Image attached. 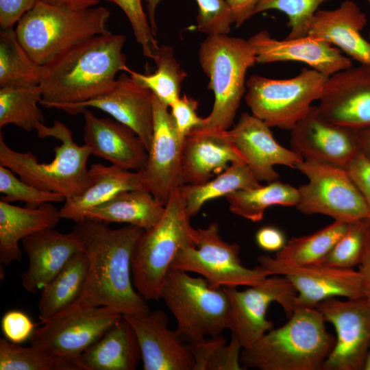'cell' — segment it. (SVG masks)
<instances>
[{
    "label": "cell",
    "instance_id": "1",
    "mask_svg": "<svg viewBox=\"0 0 370 370\" xmlns=\"http://www.w3.org/2000/svg\"><path fill=\"white\" fill-rule=\"evenodd\" d=\"M73 230L82 240L88 269L81 296L66 312L97 306L108 307L122 315L149 311L132 275L133 249L144 230L132 225L112 229L107 223L91 219L77 222Z\"/></svg>",
    "mask_w": 370,
    "mask_h": 370
},
{
    "label": "cell",
    "instance_id": "2",
    "mask_svg": "<svg viewBox=\"0 0 370 370\" xmlns=\"http://www.w3.org/2000/svg\"><path fill=\"white\" fill-rule=\"evenodd\" d=\"M125 36L108 32L94 36L42 66L40 104L84 102L108 92L119 71L128 73L123 53Z\"/></svg>",
    "mask_w": 370,
    "mask_h": 370
},
{
    "label": "cell",
    "instance_id": "3",
    "mask_svg": "<svg viewBox=\"0 0 370 370\" xmlns=\"http://www.w3.org/2000/svg\"><path fill=\"white\" fill-rule=\"evenodd\" d=\"M316 308L295 307L288 321L271 329L251 347L242 349L243 369L319 370L336 338Z\"/></svg>",
    "mask_w": 370,
    "mask_h": 370
},
{
    "label": "cell",
    "instance_id": "4",
    "mask_svg": "<svg viewBox=\"0 0 370 370\" xmlns=\"http://www.w3.org/2000/svg\"><path fill=\"white\" fill-rule=\"evenodd\" d=\"M41 138H53L61 144L54 148L55 156L49 163H40L30 151H16L5 142L0 134V165L17 174L23 181L40 190L63 195L66 199L78 196L90 185L87 162L89 147L78 145L71 130L63 123L54 121L51 126L40 123L36 127Z\"/></svg>",
    "mask_w": 370,
    "mask_h": 370
},
{
    "label": "cell",
    "instance_id": "5",
    "mask_svg": "<svg viewBox=\"0 0 370 370\" xmlns=\"http://www.w3.org/2000/svg\"><path fill=\"white\" fill-rule=\"evenodd\" d=\"M104 7L73 9L38 1L16 24L17 38L39 65L51 62L75 46L109 32Z\"/></svg>",
    "mask_w": 370,
    "mask_h": 370
},
{
    "label": "cell",
    "instance_id": "6",
    "mask_svg": "<svg viewBox=\"0 0 370 370\" xmlns=\"http://www.w3.org/2000/svg\"><path fill=\"white\" fill-rule=\"evenodd\" d=\"M160 220L143 230L132 255V281L146 300H159L168 271L178 251L193 245L190 217L180 193L174 191Z\"/></svg>",
    "mask_w": 370,
    "mask_h": 370
},
{
    "label": "cell",
    "instance_id": "7",
    "mask_svg": "<svg viewBox=\"0 0 370 370\" xmlns=\"http://www.w3.org/2000/svg\"><path fill=\"white\" fill-rule=\"evenodd\" d=\"M198 54L214 95L212 110L204 118L203 126L228 130L245 92L247 71L256 63V51L249 40L219 34L208 35Z\"/></svg>",
    "mask_w": 370,
    "mask_h": 370
},
{
    "label": "cell",
    "instance_id": "8",
    "mask_svg": "<svg viewBox=\"0 0 370 370\" xmlns=\"http://www.w3.org/2000/svg\"><path fill=\"white\" fill-rule=\"evenodd\" d=\"M160 297L176 319L177 333L188 344L229 329L230 301L223 286H213L202 276L171 267Z\"/></svg>",
    "mask_w": 370,
    "mask_h": 370
},
{
    "label": "cell",
    "instance_id": "9",
    "mask_svg": "<svg viewBox=\"0 0 370 370\" xmlns=\"http://www.w3.org/2000/svg\"><path fill=\"white\" fill-rule=\"evenodd\" d=\"M329 77L306 68L288 79L253 75L246 81L245 101L251 114L269 127L291 131L320 99Z\"/></svg>",
    "mask_w": 370,
    "mask_h": 370
},
{
    "label": "cell",
    "instance_id": "10",
    "mask_svg": "<svg viewBox=\"0 0 370 370\" xmlns=\"http://www.w3.org/2000/svg\"><path fill=\"white\" fill-rule=\"evenodd\" d=\"M191 237L193 245L178 251L171 268L199 274L213 286H251L272 275L260 265L252 269L243 266L240 246L221 238L217 222L205 228L193 227Z\"/></svg>",
    "mask_w": 370,
    "mask_h": 370
},
{
    "label": "cell",
    "instance_id": "11",
    "mask_svg": "<svg viewBox=\"0 0 370 370\" xmlns=\"http://www.w3.org/2000/svg\"><path fill=\"white\" fill-rule=\"evenodd\" d=\"M296 169L308 179L298 188L300 212L348 223L369 219L366 202L347 169L312 159H304Z\"/></svg>",
    "mask_w": 370,
    "mask_h": 370
},
{
    "label": "cell",
    "instance_id": "12",
    "mask_svg": "<svg viewBox=\"0 0 370 370\" xmlns=\"http://www.w3.org/2000/svg\"><path fill=\"white\" fill-rule=\"evenodd\" d=\"M269 276L243 291L223 286L230 301L229 329L243 349L251 347L273 328V322L266 317L271 303H278L288 317L295 308L297 291L291 282L283 275Z\"/></svg>",
    "mask_w": 370,
    "mask_h": 370
},
{
    "label": "cell",
    "instance_id": "13",
    "mask_svg": "<svg viewBox=\"0 0 370 370\" xmlns=\"http://www.w3.org/2000/svg\"><path fill=\"white\" fill-rule=\"evenodd\" d=\"M122 317L106 306L73 309L36 328L29 343L75 365V360Z\"/></svg>",
    "mask_w": 370,
    "mask_h": 370
},
{
    "label": "cell",
    "instance_id": "14",
    "mask_svg": "<svg viewBox=\"0 0 370 370\" xmlns=\"http://www.w3.org/2000/svg\"><path fill=\"white\" fill-rule=\"evenodd\" d=\"M315 308L336 334L323 370H363L370 344V298H329Z\"/></svg>",
    "mask_w": 370,
    "mask_h": 370
},
{
    "label": "cell",
    "instance_id": "15",
    "mask_svg": "<svg viewBox=\"0 0 370 370\" xmlns=\"http://www.w3.org/2000/svg\"><path fill=\"white\" fill-rule=\"evenodd\" d=\"M258 261L272 275H283L291 282L297 291L295 307L315 308L319 302L338 296L347 299L366 297L362 275L354 269L323 263L292 266L269 255L259 256Z\"/></svg>",
    "mask_w": 370,
    "mask_h": 370
},
{
    "label": "cell",
    "instance_id": "16",
    "mask_svg": "<svg viewBox=\"0 0 370 370\" xmlns=\"http://www.w3.org/2000/svg\"><path fill=\"white\" fill-rule=\"evenodd\" d=\"M153 130L148 159L142 172L147 189L165 206L171 194L183 185V139L179 136L168 107L153 95Z\"/></svg>",
    "mask_w": 370,
    "mask_h": 370
},
{
    "label": "cell",
    "instance_id": "17",
    "mask_svg": "<svg viewBox=\"0 0 370 370\" xmlns=\"http://www.w3.org/2000/svg\"><path fill=\"white\" fill-rule=\"evenodd\" d=\"M88 108L101 110L129 127L138 135L148 152L153 130V94L130 75L121 73L108 92L95 98L53 107L71 114L82 113Z\"/></svg>",
    "mask_w": 370,
    "mask_h": 370
},
{
    "label": "cell",
    "instance_id": "18",
    "mask_svg": "<svg viewBox=\"0 0 370 370\" xmlns=\"http://www.w3.org/2000/svg\"><path fill=\"white\" fill-rule=\"evenodd\" d=\"M290 145L304 159L345 169L360 152L358 130L325 120L314 106L291 129Z\"/></svg>",
    "mask_w": 370,
    "mask_h": 370
},
{
    "label": "cell",
    "instance_id": "19",
    "mask_svg": "<svg viewBox=\"0 0 370 370\" xmlns=\"http://www.w3.org/2000/svg\"><path fill=\"white\" fill-rule=\"evenodd\" d=\"M317 109L332 123L356 130L370 127V64H360L330 75Z\"/></svg>",
    "mask_w": 370,
    "mask_h": 370
},
{
    "label": "cell",
    "instance_id": "20",
    "mask_svg": "<svg viewBox=\"0 0 370 370\" xmlns=\"http://www.w3.org/2000/svg\"><path fill=\"white\" fill-rule=\"evenodd\" d=\"M133 327L141 350L144 370H194L188 343L169 328L164 311L123 315Z\"/></svg>",
    "mask_w": 370,
    "mask_h": 370
},
{
    "label": "cell",
    "instance_id": "21",
    "mask_svg": "<svg viewBox=\"0 0 370 370\" xmlns=\"http://www.w3.org/2000/svg\"><path fill=\"white\" fill-rule=\"evenodd\" d=\"M239 160L245 159L228 130L205 126L195 128L183 140L182 183L203 184Z\"/></svg>",
    "mask_w": 370,
    "mask_h": 370
},
{
    "label": "cell",
    "instance_id": "22",
    "mask_svg": "<svg viewBox=\"0 0 370 370\" xmlns=\"http://www.w3.org/2000/svg\"><path fill=\"white\" fill-rule=\"evenodd\" d=\"M228 133L259 182L277 180L279 174L274 169L275 165L296 168L304 160L291 149L278 143L264 121L247 112L241 115Z\"/></svg>",
    "mask_w": 370,
    "mask_h": 370
},
{
    "label": "cell",
    "instance_id": "23",
    "mask_svg": "<svg viewBox=\"0 0 370 370\" xmlns=\"http://www.w3.org/2000/svg\"><path fill=\"white\" fill-rule=\"evenodd\" d=\"M249 40L256 51V63L297 61L328 76L352 66L351 59L344 56L338 49L309 35L278 40L267 31L262 30Z\"/></svg>",
    "mask_w": 370,
    "mask_h": 370
},
{
    "label": "cell",
    "instance_id": "24",
    "mask_svg": "<svg viewBox=\"0 0 370 370\" xmlns=\"http://www.w3.org/2000/svg\"><path fill=\"white\" fill-rule=\"evenodd\" d=\"M21 243L29 260L27 270L21 275V284L32 293L41 291L74 254L84 250L74 230L64 234L53 228L46 229L24 238Z\"/></svg>",
    "mask_w": 370,
    "mask_h": 370
},
{
    "label": "cell",
    "instance_id": "25",
    "mask_svg": "<svg viewBox=\"0 0 370 370\" xmlns=\"http://www.w3.org/2000/svg\"><path fill=\"white\" fill-rule=\"evenodd\" d=\"M82 114L83 138L91 154L124 169H144L148 152L132 129L115 119L97 117L88 108Z\"/></svg>",
    "mask_w": 370,
    "mask_h": 370
},
{
    "label": "cell",
    "instance_id": "26",
    "mask_svg": "<svg viewBox=\"0 0 370 370\" xmlns=\"http://www.w3.org/2000/svg\"><path fill=\"white\" fill-rule=\"evenodd\" d=\"M367 22L356 2L345 0L334 10H318L307 26V35L339 47L360 64H370V42L361 31Z\"/></svg>",
    "mask_w": 370,
    "mask_h": 370
},
{
    "label": "cell",
    "instance_id": "27",
    "mask_svg": "<svg viewBox=\"0 0 370 370\" xmlns=\"http://www.w3.org/2000/svg\"><path fill=\"white\" fill-rule=\"evenodd\" d=\"M142 361L136 332L123 316L75 360L78 370H135Z\"/></svg>",
    "mask_w": 370,
    "mask_h": 370
},
{
    "label": "cell",
    "instance_id": "28",
    "mask_svg": "<svg viewBox=\"0 0 370 370\" xmlns=\"http://www.w3.org/2000/svg\"><path fill=\"white\" fill-rule=\"evenodd\" d=\"M90 185L81 195L66 199L60 210L62 219L82 221L85 212L116 196L130 190H147L141 171L124 169L100 163L89 169Z\"/></svg>",
    "mask_w": 370,
    "mask_h": 370
},
{
    "label": "cell",
    "instance_id": "29",
    "mask_svg": "<svg viewBox=\"0 0 370 370\" xmlns=\"http://www.w3.org/2000/svg\"><path fill=\"white\" fill-rule=\"evenodd\" d=\"M61 217L50 203L38 208H21L0 201V263L6 266L21 261L19 241L41 230L54 228Z\"/></svg>",
    "mask_w": 370,
    "mask_h": 370
},
{
    "label": "cell",
    "instance_id": "30",
    "mask_svg": "<svg viewBox=\"0 0 370 370\" xmlns=\"http://www.w3.org/2000/svg\"><path fill=\"white\" fill-rule=\"evenodd\" d=\"M164 209L165 206L160 204L149 190H130L121 192L87 210L82 221L125 223L146 230L160 220Z\"/></svg>",
    "mask_w": 370,
    "mask_h": 370
},
{
    "label": "cell",
    "instance_id": "31",
    "mask_svg": "<svg viewBox=\"0 0 370 370\" xmlns=\"http://www.w3.org/2000/svg\"><path fill=\"white\" fill-rule=\"evenodd\" d=\"M88 269L86 254L84 251L78 252L42 288L38 302L41 324L64 313L77 302L85 285Z\"/></svg>",
    "mask_w": 370,
    "mask_h": 370
},
{
    "label": "cell",
    "instance_id": "32",
    "mask_svg": "<svg viewBox=\"0 0 370 370\" xmlns=\"http://www.w3.org/2000/svg\"><path fill=\"white\" fill-rule=\"evenodd\" d=\"M260 185L247 162L239 160L232 162L215 178L203 184H183L180 187V190L187 212L191 217L196 215L204 204L211 199Z\"/></svg>",
    "mask_w": 370,
    "mask_h": 370
},
{
    "label": "cell",
    "instance_id": "33",
    "mask_svg": "<svg viewBox=\"0 0 370 370\" xmlns=\"http://www.w3.org/2000/svg\"><path fill=\"white\" fill-rule=\"evenodd\" d=\"M225 197L233 214L258 222L272 206L296 207L299 194L298 188L277 180L265 186L236 190Z\"/></svg>",
    "mask_w": 370,
    "mask_h": 370
},
{
    "label": "cell",
    "instance_id": "34",
    "mask_svg": "<svg viewBox=\"0 0 370 370\" xmlns=\"http://www.w3.org/2000/svg\"><path fill=\"white\" fill-rule=\"evenodd\" d=\"M348 224L334 221L312 234L292 238L274 258L292 266L321 263L346 232Z\"/></svg>",
    "mask_w": 370,
    "mask_h": 370
},
{
    "label": "cell",
    "instance_id": "35",
    "mask_svg": "<svg viewBox=\"0 0 370 370\" xmlns=\"http://www.w3.org/2000/svg\"><path fill=\"white\" fill-rule=\"evenodd\" d=\"M42 66L38 64L19 42L15 29L0 32V88L39 85Z\"/></svg>",
    "mask_w": 370,
    "mask_h": 370
},
{
    "label": "cell",
    "instance_id": "36",
    "mask_svg": "<svg viewBox=\"0 0 370 370\" xmlns=\"http://www.w3.org/2000/svg\"><path fill=\"white\" fill-rule=\"evenodd\" d=\"M42 99L39 85L0 88V128L14 125L30 132L45 121L38 105Z\"/></svg>",
    "mask_w": 370,
    "mask_h": 370
},
{
    "label": "cell",
    "instance_id": "37",
    "mask_svg": "<svg viewBox=\"0 0 370 370\" xmlns=\"http://www.w3.org/2000/svg\"><path fill=\"white\" fill-rule=\"evenodd\" d=\"M153 60L156 64L154 73L143 74L130 70L128 73L138 84L149 90L169 107L180 97L181 85L187 73L181 69L171 46H160Z\"/></svg>",
    "mask_w": 370,
    "mask_h": 370
},
{
    "label": "cell",
    "instance_id": "38",
    "mask_svg": "<svg viewBox=\"0 0 370 370\" xmlns=\"http://www.w3.org/2000/svg\"><path fill=\"white\" fill-rule=\"evenodd\" d=\"M0 370H77L66 359L55 357L30 345L23 347L0 338Z\"/></svg>",
    "mask_w": 370,
    "mask_h": 370
},
{
    "label": "cell",
    "instance_id": "39",
    "mask_svg": "<svg viewBox=\"0 0 370 370\" xmlns=\"http://www.w3.org/2000/svg\"><path fill=\"white\" fill-rule=\"evenodd\" d=\"M195 360L194 370H241L243 347L232 337L229 344L221 334L188 344Z\"/></svg>",
    "mask_w": 370,
    "mask_h": 370
},
{
    "label": "cell",
    "instance_id": "40",
    "mask_svg": "<svg viewBox=\"0 0 370 370\" xmlns=\"http://www.w3.org/2000/svg\"><path fill=\"white\" fill-rule=\"evenodd\" d=\"M147 4L149 21L156 35L157 25L156 21V8L162 0H145ZM199 7L197 18L198 31L211 34H227L234 23L231 10L225 0H196Z\"/></svg>",
    "mask_w": 370,
    "mask_h": 370
},
{
    "label": "cell",
    "instance_id": "41",
    "mask_svg": "<svg viewBox=\"0 0 370 370\" xmlns=\"http://www.w3.org/2000/svg\"><path fill=\"white\" fill-rule=\"evenodd\" d=\"M369 222V219H363L349 223L346 232L321 263L345 269L358 266Z\"/></svg>",
    "mask_w": 370,
    "mask_h": 370
},
{
    "label": "cell",
    "instance_id": "42",
    "mask_svg": "<svg viewBox=\"0 0 370 370\" xmlns=\"http://www.w3.org/2000/svg\"><path fill=\"white\" fill-rule=\"evenodd\" d=\"M10 169L0 165L1 200L10 203L19 201L25 206L36 208L45 203L65 201V197L58 193L40 190L17 178Z\"/></svg>",
    "mask_w": 370,
    "mask_h": 370
},
{
    "label": "cell",
    "instance_id": "43",
    "mask_svg": "<svg viewBox=\"0 0 370 370\" xmlns=\"http://www.w3.org/2000/svg\"><path fill=\"white\" fill-rule=\"evenodd\" d=\"M328 0H260L255 14L276 10L288 18L290 32L286 38L292 39L307 35L308 24L321 4Z\"/></svg>",
    "mask_w": 370,
    "mask_h": 370
},
{
    "label": "cell",
    "instance_id": "44",
    "mask_svg": "<svg viewBox=\"0 0 370 370\" xmlns=\"http://www.w3.org/2000/svg\"><path fill=\"white\" fill-rule=\"evenodd\" d=\"M116 4L127 17L136 42L143 55L153 60L160 46L149 19L143 10L142 0H105Z\"/></svg>",
    "mask_w": 370,
    "mask_h": 370
},
{
    "label": "cell",
    "instance_id": "45",
    "mask_svg": "<svg viewBox=\"0 0 370 370\" xmlns=\"http://www.w3.org/2000/svg\"><path fill=\"white\" fill-rule=\"evenodd\" d=\"M169 107L176 130L182 139L193 129L203 126L204 119L197 114L198 102L191 97L184 95Z\"/></svg>",
    "mask_w": 370,
    "mask_h": 370
},
{
    "label": "cell",
    "instance_id": "46",
    "mask_svg": "<svg viewBox=\"0 0 370 370\" xmlns=\"http://www.w3.org/2000/svg\"><path fill=\"white\" fill-rule=\"evenodd\" d=\"M1 330L10 342L20 344L29 339L36 325L21 310H10L1 319Z\"/></svg>",
    "mask_w": 370,
    "mask_h": 370
},
{
    "label": "cell",
    "instance_id": "47",
    "mask_svg": "<svg viewBox=\"0 0 370 370\" xmlns=\"http://www.w3.org/2000/svg\"><path fill=\"white\" fill-rule=\"evenodd\" d=\"M347 170L366 202L370 219V160L360 152L349 163Z\"/></svg>",
    "mask_w": 370,
    "mask_h": 370
},
{
    "label": "cell",
    "instance_id": "48",
    "mask_svg": "<svg viewBox=\"0 0 370 370\" xmlns=\"http://www.w3.org/2000/svg\"><path fill=\"white\" fill-rule=\"evenodd\" d=\"M39 0H0L1 29H12Z\"/></svg>",
    "mask_w": 370,
    "mask_h": 370
},
{
    "label": "cell",
    "instance_id": "49",
    "mask_svg": "<svg viewBox=\"0 0 370 370\" xmlns=\"http://www.w3.org/2000/svg\"><path fill=\"white\" fill-rule=\"evenodd\" d=\"M256 242L260 248L271 252H278L287 243L284 233L280 229L271 225L262 227L257 231Z\"/></svg>",
    "mask_w": 370,
    "mask_h": 370
},
{
    "label": "cell",
    "instance_id": "50",
    "mask_svg": "<svg viewBox=\"0 0 370 370\" xmlns=\"http://www.w3.org/2000/svg\"><path fill=\"white\" fill-rule=\"evenodd\" d=\"M260 0H225L228 5L234 23L240 27L252 15L255 14L256 6Z\"/></svg>",
    "mask_w": 370,
    "mask_h": 370
},
{
    "label": "cell",
    "instance_id": "51",
    "mask_svg": "<svg viewBox=\"0 0 370 370\" xmlns=\"http://www.w3.org/2000/svg\"><path fill=\"white\" fill-rule=\"evenodd\" d=\"M358 268L362 278L365 296L370 298V222L367 228L362 257Z\"/></svg>",
    "mask_w": 370,
    "mask_h": 370
},
{
    "label": "cell",
    "instance_id": "52",
    "mask_svg": "<svg viewBox=\"0 0 370 370\" xmlns=\"http://www.w3.org/2000/svg\"><path fill=\"white\" fill-rule=\"evenodd\" d=\"M51 4L68 7L73 9H86L94 7L99 0H39Z\"/></svg>",
    "mask_w": 370,
    "mask_h": 370
},
{
    "label": "cell",
    "instance_id": "53",
    "mask_svg": "<svg viewBox=\"0 0 370 370\" xmlns=\"http://www.w3.org/2000/svg\"><path fill=\"white\" fill-rule=\"evenodd\" d=\"M360 150L370 160V127L358 130Z\"/></svg>",
    "mask_w": 370,
    "mask_h": 370
},
{
    "label": "cell",
    "instance_id": "54",
    "mask_svg": "<svg viewBox=\"0 0 370 370\" xmlns=\"http://www.w3.org/2000/svg\"><path fill=\"white\" fill-rule=\"evenodd\" d=\"M363 370H370V344L365 358Z\"/></svg>",
    "mask_w": 370,
    "mask_h": 370
},
{
    "label": "cell",
    "instance_id": "55",
    "mask_svg": "<svg viewBox=\"0 0 370 370\" xmlns=\"http://www.w3.org/2000/svg\"><path fill=\"white\" fill-rule=\"evenodd\" d=\"M367 1L369 3V7H370V0H367Z\"/></svg>",
    "mask_w": 370,
    "mask_h": 370
},
{
    "label": "cell",
    "instance_id": "56",
    "mask_svg": "<svg viewBox=\"0 0 370 370\" xmlns=\"http://www.w3.org/2000/svg\"><path fill=\"white\" fill-rule=\"evenodd\" d=\"M369 40H370V32H369Z\"/></svg>",
    "mask_w": 370,
    "mask_h": 370
}]
</instances>
